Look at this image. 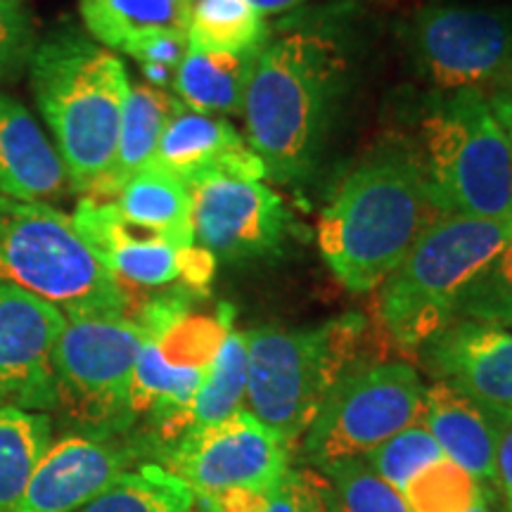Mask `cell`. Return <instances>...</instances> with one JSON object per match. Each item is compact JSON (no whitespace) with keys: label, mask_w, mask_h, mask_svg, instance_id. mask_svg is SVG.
Wrapping results in <instances>:
<instances>
[{"label":"cell","mask_w":512,"mask_h":512,"mask_svg":"<svg viewBox=\"0 0 512 512\" xmlns=\"http://www.w3.org/2000/svg\"><path fill=\"white\" fill-rule=\"evenodd\" d=\"M254 57L188 50L178 64L174 88L185 107L200 114H240Z\"/></svg>","instance_id":"7402d4cb"},{"label":"cell","mask_w":512,"mask_h":512,"mask_svg":"<svg viewBox=\"0 0 512 512\" xmlns=\"http://www.w3.org/2000/svg\"><path fill=\"white\" fill-rule=\"evenodd\" d=\"M38 112L57 143L69 185L88 195L117 157L128 100L124 62L76 31L36 43L29 60Z\"/></svg>","instance_id":"3957f363"},{"label":"cell","mask_w":512,"mask_h":512,"mask_svg":"<svg viewBox=\"0 0 512 512\" xmlns=\"http://www.w3.org/2000/svg\"><path fill=\"white\" fill-rule=\"evenodd\" d=\"M188 34L183 31H152V34H143L124 46V53L136 57L143 64H155V67L178 69L183 57L188 55Z\"/></svg>","instance_id":"836d02e7"},{"label":"cell","mask_w":512,"mask_h":512,"mask_svg":"<svg viewBox=\"0 0 512 512\" xmlns=\"http://www.w3.org/2000/svg\"><path fill=\"white\" fill-rule=\"evenodd\" d=\"M496 491L505 512H512V420L505 425L496 451Z\"/></svg>","instance_id":"e575fe53"},{"label":"cell","mask_w":512,"mask_h":512,"mask_svg":"<svg viewBox=\"0 0 512 512\" xmlns=\"http://www.w3.org/2000/svg\"><path fill=\"white\" fill-rule=\"evenodd\" d=\"M264 512H328L325 477L318 470H290L268 496Z\"/></svg>","instance_id":"d6a6232c"},{"label":"cell","mask_w":512,"mask_h":512,"mask_svg":"<svg viewBox=\"0 0 512 512\" xmlns=\"http://www.w3.org/2000/svg\"><path fill=\"white\" fill-rule=\"evenodd\" d=\"M510 420L512 415L486 406L446 380L425 389L422 425L448 460L484 486L496 489L498 441Z\"/></svg>","instance_id":"e0dca14e"},{"label":"cell","mask_w":512,"mask_h":512,"mask_svg":"<svg viewBox=\"0 0 512 512\" xmlns=\"http://www.w3.org/2000/svg\"><path fill=\"white\" fill-rule=\"evenodd\" d=\"M69 178L53 143L22 102L0 93V192L15 200L62 197Z\"/></svg>","instance_id":"ac0fdd59"},{"label":"cell","mask_w":512,"mask_h":512,"mask_svg":"<svg viewBox=\"0 0 512 512\" xmlns=\"http://www.w3.org/2000/svg\"><path fill=\"white\" fill-rule=\"evenodd\" d=\"M467 512H505V508H503L501 496H498V491L491 486V489H486L482 501H479L475 508H470Z\"/></svg>","instance_id":"74e56055"},{"label":"cell","mask_w":512,"mask_h":512,"mask_svg":"<svg viewBox=\"0 0 512 512\" xmlns=\"http://www.w3.org/2000/svg\"><path fill=\"white\" fill-rule=\"evenodd\" d=\"M204 510H207V512H216V510H211V508H204Z\"/></svg>","instance_id":"f35d334b"},{"label":"cell","mask_w":512,"mask_h":512,"mask_svg":"<svg viewBox=\"0 0 512 512\" xmlns=\"http://www.w3.org/2000/svg\"><path fill=\"white\" fill-rule=\"evenodd\" d=\"M441 458H444V453H441L439 444L427 432V427L418 422V425L406 427L389 441H384L382 446H377L366 460L384 482L392 484L401 494L422 470H427Z\"/></svg>","instance_id":"4dcf8cb0"},{"label":"cell","mask_w":512,"mask_h":512,"mask_svg":"<svg viewBox=\"0 0 512 512\" xmlns=\"http://www.w3.org/2000/svg\"><path fill=\"white\" fill-rule=\"evenodd\" d=\"M64 323L57 306L0 285V401L19 408L55 406L53 358Z\"/></svg>","instance_id":"5bb4252c"},{"label":"cell","mask_w":512,"mask_h":512,"mask_svg":"<svg viewBox=\"0 0 512 512\" xmlns=\"http://www.w3.org/2000/svg\"><path fill=\"white\" fill-rule=\"evenodd\" d=\"M498 86L496 91L489 100V107L491 112H494V117L498 124L503 126V131L508 133L510 143H512V62L508 64V69L498 76Z\"/></svg>","instance_id":"d590c367"},{"label":"cell","mask_w":512,"mask_h":512,"mask_svg":"<svg viewBox=\"0 0 512 512\" xmlns=\"http://www.w3.org/2000/svg\"><path fill=\"white\" fill-rule=\"evenodd\" d=\"M183 183L190 195L192 240L216 261L240 264L283 252L292 216L271 188L216 169L197 171Z\"/></svg>","instance_id":"7c38bea8"},{"label":"cell","mask_w":512,"mask_h":512,"mask_svg":"<svg viewBox=\"0 0 512 512\" xmlns=\"http://www.w3.org/2000/svg\"><path fill=\"white\" fill-rule=\"evenodd\" d=\"M50 446L46 415L0 403V512H15Z\"/></svg>","instance_id":"cb8c5ba5"},{"label":"cell","mask_w":512,"mask_h":512,"mask_svg":"<svg viewBox=\"0 0 512 512\" xmlns=\"http://www.w3.org/2000/svg\"><path fill=\"white\" fill-rule=\"evenodd\" d=\"M366 318L358 313L313 328H256L247 332L249 413L297 446L332 387L358 366Z\"/></svg>","instance_id":"277c9868"},{"label":"cell","mask_w":512,"mask_h":512,"mask_svg":"<svg viewBox=\"0 0 512 512\" xmlns=\"http://www.w3.org/2000/svg\"><path fill=\"white\" fill-rule=\"evenodd\" d=\"M342 74L335 43L309 31L278 38L256 55L242 114L273 181L297 183L316 169Z\"/></svg>","instance_id":"7a4b0ae2"},{"label":"cell","mask_w":512,"mask_h":512,"mask_svg":"<svg viewBox=\"0 0 512 512\" xmlns=\"http://www.w3.org/2000/svg\"><path fill=\"white\" fill-rule=\"evenodd\" d=\"M181 105L183 102L176 100L174 95L162 91V88L150 86V83L133 86L128 91L124 119H121L117 157H114L112 169L83 197H91V200L98 202L117 200L121 188L133 176L150 166L166 124L174 119Z\"/></svg>","instance_id":"d6986e66"},{"label":"cell","mask_w":512,"mask_h":512,"mask_svg":"<svg viewBox=\"0 0 512 512\" xmlns=\"http://www.w3.org/2000/svg\"><path fill=\"white\" fill-rule=\"evenodd\" d=\"M328 512H411L403 496L377 475L366 458L342 460L325 470Z\"/></svg>","instance_id":"83f0119b"},{"label":"cell","mask_w":512,"mask_h":512,"mask_svg":"<svg viewBox=\"0 0 512 512\" xmlns=\"http://www.w3.org/2000/svg\"><path fill=\"white\" fill-rule=\"evenodd\" d=\"M114 207L131 226L152 230L178 247L195 245L188 188L169 171L147 166L121 188Z\"/></svg>","instance_id":"ffe728a7"},{"label":"cell","mask_w":512,"mask_h":512,"mask_svg":"<svg viewBox=\"0 0 512 512\" xmlns=\"http://www.w3.org/2000/svg\"><path fill=\"white\" fill-rule=\"evenodd\" d=\"M247 396V332L230 330L226 342L211 363L207 380L192 399L181 425V439L185 434L219 425L242 408Z\"/></svg>","instance_id":"4316f807"},{"label":"cell","mask_w":512,"mask_h":512,"mask_svg":"<svg viewBox=\"0 0 512 512\" xmlns=\"http://www.w3.org/2000/svg\"><path fill=\"white\" fill-rule=\"evenodd\" d=\"M486 489L491 486L477 482L463 467L444 456L422 470L401 491V496L411 512H467L482 501Z\"/></svg>","instance_id":"f1b7e54d"},{"label":"cell","mask_w":512,"mask_h":512,"mask_svg":"<svg viewBox=\"0 0 512 512\" xmlns=\"http://www.w3.org/2000/svg\"><path fill=\"white\" fill-rule=\"evenodd\" d=\"M247 3L252 5L259 15H278V12L297 8V5L306 3V0H247Z\"/></svg>","instance_id":"8d00e7d4"},{"label":"cell","mask_w":512,"mask_h":512,"mask_svg":"<svg viewBox=\"0 0 512 512\" xmlns=\"http://www.w3.org/2000/svg\"><path fill=\"white\" fill-rule=\"evenodd\" d=\"M195 299V292L174 287L147 299L131 316L145 330L133 370L131 415H150L159 437L171 444L181 439L185 413L233 330L230 306L192 313Z\"/></svg>","instance_id":"52a82bcc"},{"label":"cell","mask_w":512,"mask_h":512,"mask_svg":"<svg viewBox=\"0 0 512 512\" xmlns=\"http://www.w3.org/2000/svg\"><path fill=\"white\" fill-rule=\"evenodd\" d=\"M456 318L512 328V240L467 285Z\"/></svg>","instance_id":"f546056e"},{"label":"cell","mask_w":512,"mask_h":512,"mask_svg":"<svg viewBox=\"0 0 512 512\" xmlns=\"http://www.w3.org/2000/svg\"><path fill=\"white\" fill-rule=\"evenodd\" d=\"M413 50L441 91H477L512 62V15L479 5L434 3L415 17Z\"/></svg>","instance_id":"4fadbf2b"},{"label":"cell","mask_w":512,"mask_h":512,"mask_svg":"<svg viewBox=\"0 0 512 512\" xmlns=\"http://www.w3.org/2000/svg\"><path fill=\"white\" fill-rule=\"evenodd\" d=\"M290 448L252 413L240 408L219 425L185 434L169 456V470L214 505L228 496H271L290 467Z\"/></svg>","instance_id":"8fae6325"},{"label":"cell","mask_w":512,"mask_h":512,"mask_svg":"<svg viewBox=\"0 0 512 512\" xmlns=\"http://www.w3.org/2000/svg\"><path fill=\"white\" fill-rule=\"evenodd\" d=\"M57 342L55 406L81 425H124L145 330L131 316H64Z\"/></svg>","instance_id":"30bf717a"},{"label":"cell","mask_w":512,"mask_h":512,"mask_svg":"<svg viewBox=\"0 0 512 512\" xmlns=\"http://www.w3.org/2000/svg\"><path fill=\"white\" fill-rule=\"evenodd\" d=\"M425 387L401 361L358 363L339 380L304 434V456L316 470L368 458L377 446L422 422Z\"/></svg>","instance_id":"9c48e42d"},{"label":"cell","mask_w":512,"mask_h":512,"mask_svg":"<svg viewBox=\"0 0 512 512\" xmlns=\"http://www.w3.org/2000/svg\"><path fill=\"white\" fill-rule=\"evenodd\" d=\"M427 176L448 214L512 216V143L479 91H456L422 121Z\"/></svg>","instance_id":"ba28073f"},{"label":"cell","mask_w":512,"mask_h":512,"mask_svg":"<svg viewBox=\"0 0 512 512\" xmlns=\"http://www.w3.org/2000/svg\"><path fill=\"white\" fill-rule=\"evenodd\" d=\"M131 453L102 439L50 444L15 512H76L128 470Z\"/></svg>","instance_id":"2e32d148"},{"label":"cell","mask_w":512,"mask_h":512,"mask_svg":"<svg viewBox=\"0 0 512 512\" xmlns=\"http://www.w3.org/2000/svg\"><path fill=\"white\" fill-rule=\"evenodd\" d=\"M512 240V216L448 214L382 283L380 318L403 349H420L456 320L467 285Z\"/></svg>","instance_id":"5b68a950"},{"label":"cell","mask_w":512,"mask_h":512,"mask_svg":"<svg viewBox=\"0 0 512 512\" xmlns=\"http://www.w3.org/2000/svg\"><path fill=\"white\" fill-rule=\"evenodd\" d=\"M245 147V140L226 119L192 112L181 105L159 140L150 166L169 171L185 181L207 166L219 164Z\"/></svg>","instance_id":"44dd1931"},{"label":"cell","mask_w":512,"mask_h":512,"mask_svg":"<svg viewBox=\"0 0 512 512\" xmlns=\"http://www.w3.org/2000/svg\"><path fill=\"white\" fill-rule=\"evenodd\" d=\"M422 351L441 380L512 415V328L453 320Z\"/></svg>","instance_id":"9a60e30c"},{"label":"cell","mask_w":512,"mask_h":512,"mask_svg":"<svg viewBox=\"0 0 512 512\" xmlns=\"http://www.w3.org/2000/svg\"><path fill=\"white\" fill-rule=\"evenodd\" d=\"M197 496L169 467L145 463L107 486L76 512H192Z\"/></svg>","instance_id":"484cf974"},{"label":"cell","mask_w":512,"mask_h":512,"mask_svg":"<svg viewBox=\"0 0 512 512\" xmlns=\"http://www.w3.org/2000/svg\"><path fill=\"white\" fill-rule=\"evenodd\" d=\"M34 48L36 31L29 12L17 0H0V81L22 74Z\"/></svg>","instance_id":"1f68e13d"},{"label":"cell","mask_w":512,"mask_h":512,"mask_svg":"<svg viewBox=\"0 0 512 512\" xmlns=\"http://www.w3.org/2000/svg\"><path fill=\"white\" fill-rule=\"evenodd\" d=\"M444 216L425 162L408 150H384L358 164L320 211L318 247L347 290L370 292Z\"/></svg>","instance_id":"6da1fadb"},{"label":"cell","mask_w":512,"mask_h":512,"mask_svg":"<svg viewBox=\"0 0 512 512\" xmlns=\"http://www.w3.org/2000/svg\"><path fill=\"white\" fill-rule=\"evenodd\" d=\"M0 285L34 294L64 316H128L124 292L67 214L3 192Z\"/></svg>","instance_id":"8992f818"},{"label":"cell","mask_w":512,"mask_h":512,"mask_svg":"<svg viewBox=\"0 0 512 512\" xmlns=\"http://www.w3.org/2000/svg\"><path fill=\"white\" fill-rule=\"evenodd\" d=\"M268 36L264 15L247 0H195L188 24V46L200 53L254 57Z\"/></svg>","instance_id":"d4e9b609"},{"label":"cell","mask_w":512,"mask_h":512,"mask_svg":"<svg viewBox=\"0 0 512 512\" xmlns=\"http://www.w3.org/2000/svg\"><path fill=\"white\" fill-rule=\"evenodd\" d=\"M195 0H81L86 29L102 46L124 50L133 38L152 31L188 34Z\"/></svg>","instance_id":"603a6c76"}]
</instances>
